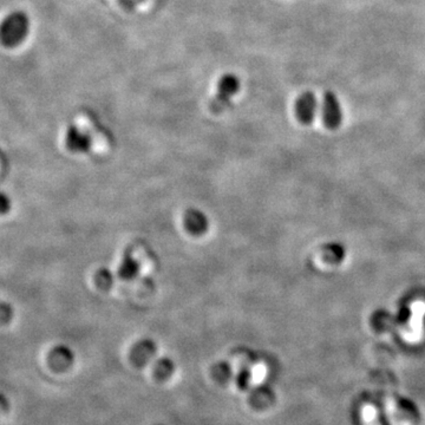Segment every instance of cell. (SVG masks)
Masks as SVG:
<instances>
[{"label": "cell", "mask_w": 425, "mask_h": 425, "mask_svg": "<svg viewBox=\"0 0 425 425\" xmlns=\"http://www.w3.org/2000/svg\"><path fill=\"white\" fill-rule=\"evenodd\" d=\"M174 370H175V365H174L173 360L167 358V357H163V358L157 360L154 365V377L158 382H165L172 377Z\"/></svg>", "instance_id": "cell-11"}, {"label": "cell", "mask_w": 425, "mask_h": 425, "mask_svg": "<svg viewBox=\"0 0 425 425\" xmlns=\"http://www.w3.org/2000/svg\"><path fill=\"white\" fill-rule=\"evenodd\" d=\"M240 79L236 74H223L218 84V91L214 101L211 102V109L215 112H221L231 103V99L239 92Z\"/></svg>", "instance_id": "cell-2"}, {"label": "cell", "mask_w": 425, "mask_h": 425, "mask_svg": "<svg viewBox=\"0 0 425 425\" xmlns=\"http://www.w3.org/2000/svg\"><path fill=\"white\" fill-rule=\"evenodd\" d=\"M183 225L191 236H203L209 229V219L198 208H189L183 216Z\"/></svg>", "instance_id": "cell-5"}, {"label": "cell", "mask_w": 425, "mask_h": 425, "mask_svg": "<svg viewBox=\"0 0 425 425\" xmlns=\"http://www.w3.org/2000/svg\"><path fill=\"white\" fill-rule=\"evenodd\" d=\"M211 372H213L215 380L220 384H226L233 376L231 364L227 362H220V363L215 364Z\"/></svg>", "instance_id": "cell-12"}, {"label": "cell", "mask_w": 425, "mask_h": 425, "mask_svg": "<svg viewBox=\"0 0 425 425\" xmlns=\"http://www.w3.org/2000/svg\"><path fill=\"white\" fill-rule=\"evenodd\" d=\"M12 319V307L6 302H0V325H8Z\"/></svg>", "instance_id": "cell-15"}, {"label": "cell", "mask_w": 425, "mask_h": 425, "mask_svg": "<svg viewBox=\"0 0 425 425\" xmlns=\"http://www.w3.org/2000/svg\"><path fill=\"white\" fill-rule=\"evenodd\" d=\"M322 120L329 129L338 128L343 120V112L337 96L327 91L322 99Z\"/></svg>", "instance_id": "cell-3"}, {"label": "cell", "mask_w": 425, "mask_h": 425, "mask_svg": "<svg viewBox=\"0 0 425 425\" xmlns=\"http://www.w3.org/2000/svg\"><path fill=\"white\" fill-rule=\"evenodd\" d=\"M252 380V370L251 366H242L240 369L239 375H238V385L241 390H247L249 386V383Z\"/></svg>", "instance_id": "cell-14"}, {"label": "cell", "mask_w": 425, "mask_h": 425, "mask_svg": "<svg viewBox=\"0 0 425 425\" xmlns=\"http://www.w3.org/2000/svg\"><path fill=\"white\" fill-rule=\"evenodd\" d=\"M95 282L97 287L107 291V289H112L114 282H115V278H114V274L109 269H102L96 273Z\"/></svg>", "instance_id": "cell-13"}, {"label": "cell", "mask_w": 425, "mask_h": 425, "mask_svg": "<svg viewBox=\"0 0 425 425\" xmlns=\"http://www.w3.org/2000/svg\"><path fill=\"white\" fill-rule=\"evenodd\" d=\"M66 147L72 153H87L92 147V140L87 132L76 125L68 129L65 136Z\"/></svg>", "instance_id": "cell-7"}, {"label": "cell", "mask_w": 425, "mask_h": 425, "mask_svg": "<svg viewBox=\"0 0 425 425\" xmlns=\"http://www.w3.org/2000/svg\"><path fill=\"white\" fill-rule=\"evenodd\" d=\"M251 402L256 409L269 408V405L274 402V393L269 386L259 385L254 388V391L251 395Z\"/></svg>", "instance_id": "cell-10"}, {"label": "cell", "mask_w": 425, "mask_h": 425, "mask_svg": "<svg viewBox=\"0 0 425 425\" xmlns=\"http://www.w3.org/2000/svg\"><path fill=\"white\" fill-rule=\"evenodd\" d=\"M72 360H74V355L70 349L68 347H56L49 355L50 366L54 371H64L65 369L70 366Z\"/></svg>", "instance_id": "cell-8"}, {"label": "cell", "mask_w": 425, "mask_h": 425, "mask_svg": "<svg viewBox=\"0 0 425 425\" xmlns=\"http://www.w3.org/2000/svg\"><path fill=\"white\" fill-rule=\"evenodd\" d=\"M140 262L132 256V253L127 252L124 254L123 259L121 261L118 267V277L123 280H134L140 273Z\"/></svg>", "instance_id": "cell-9"}, {"label": "cell", "mask_w": 425, "mask_h": 425, "mask_svg": "<svg viewBox=\"0 0 425 425\" xmlns=\"http://www.w3.org/2000/svg\"><path fill=\"white\" fill-rule=\"evenodd\" d=\"M156 352V344L150 339H143L132 347L130 360L136 368H143L153 360Z\"/></svg>", "instance_id": "cell-6"}, {"label": "cell", "mask_w": 425, "mask_h": 425, "mask_svg": "<svg viewBox=\"0 0 425 425\" xmlns=\"http://www.w3.org/2000/svg\"><path fill=\"white\" fill-rule=\"evenodd\" d=\"M317 97L312 91H305L299 96L296 102V115L299 122L306 125L312 123L317 114Z\"/></svg>", "instance_id": "cell-4"}, {"label": "cell", "mask_w": 425, "mask_h": 425, "mask_svg": "<svg viewBox=\"0 0 425 425\" xmlns=\"http://www.w3.org/2000/svg\"><path fill=\"white\" fill-rule=\"evenodd\" d=\"M31 28V21L24 11L8 13L0 21V44L6 48H16L28 38Z\"/></svg>", "instance_id": "cell-1"}, {"label": "cell", "mask_w": 425, "mask_h": 425, "mask_svg": "<svg viewBox=\"0 0 425 425\" xmlns=\"http://www.w3.org/2000/svg\"><path fill=\"white\" fill-rule=\"evenodd\" d=\"M10 207H11V203H10L8 196L0 194V214H5L10 209Z\"/></svg>", "instance_id": "cell-16"}]
</instances>
